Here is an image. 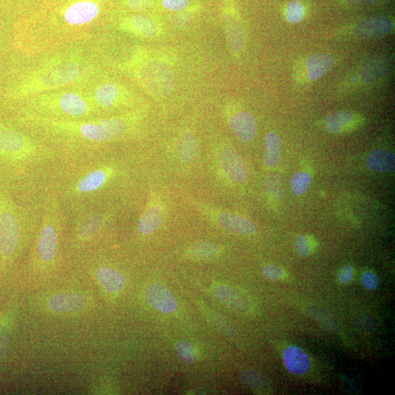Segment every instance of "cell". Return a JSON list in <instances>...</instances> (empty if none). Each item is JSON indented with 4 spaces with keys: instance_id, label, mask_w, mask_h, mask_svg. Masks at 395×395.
Instances as JSON below:
<instances>
[{
    "instance_id": "4",
    "label": "cell",
    "mask_w": 395,
    "mask_h": 395,
    "mask_svg": "<svg viewBox=\"0 0 395 395\" xmlns=\"http://www.w3.org/2000/svg\"><path fill=\"white\" fill-rule=\"evenodd\" d=\"M26 113L56 120L81 121L104 116L94 105L89 93H44L32 97Z\"/></svg>"
},
{
    "instance_id": "45",
    "label": "cell",
    "mask_w": 395,
    "mask_h": 395,
    "mask_svg": "<svg viewBox=\"0 0 395 395\" xmlns=\"http://www.w3.org/2000/svg\"><path fill=\"white\" fill-rule=\"evenodd\" d=\"M383 1L384 0H353L351 2L357 5H375Z\"/></svg>"
},
{
    "instance_id": "10",
    "label": "cell",
    "mask_w": 395,
    "mask_h": 395,
    "mask_svg": "<svg viewBox=\"0 0 395 395\" xmlns=\"http://www.w3.org/2000/svg\"><path fill=\"white\" fill-rule=\"evenodd\" d=\"M188 203L201 216L222 229L242 236H252L257 232L256 226L248 218L235 213L219 209L214 205L192 198Z\"/></svg>"
},
{
    "instance_id": "42",
    "label": "cell",
    "mask_w": 395,
    "mask_h": 395,
    "mask_svg": "<svg viewBox=\"0 0 395 395\" xmlns=\"http://www.w3.org/2000/svg\"><path fill=\"white\" fill-rule=\"evenodd\" d=\"M378 276L371 271H366L362 276V284L367 290H375L378 286Z\"/></svg>"
},
{
    "instance_id": "17",
    "label": "cell",
    "mask_w": 395,
    "mask_h": 395,
    "mask_svg": "<svg viewBox=\"0 0 395 395\" xmlns=\"http://www.w3.org/2000/svg\"><path fill=\"white\" fill-rule=\"evenodd\" d=\"M100 8L92 1H81L71 5L65 12L67 26H83L93 22L98 16Z\"/></svg>"
},
{
    "instance_id": "9",
    "label": "cell",
    "mask_w": 395,
    "mask_h": 395,
    "mask_svg": "<svg viewBox=\"0 0 395 395\" xmlns=\"http://www.w3.org/2000/svg\"><path fill=\"white\" fill-rule=\"evenodd\" d=\"M211 159L216 178L231 185H241L247 180L248 172L245 161L229 144L215 143Z\"/></svg>"
},
{
    "instance_id": "25",
    "label": "cell",
    "mask_w": 395,
    "mask_h": 395,
    "mask_svg": "<svg viewBox=\"0 0 395 395\" xmlns=\"http://www.w3.org/2000/svg\"><path fill=\"white\" fill-rule=\"evenodd\" d=\"M222 251V247L215 243L197 242L189 246L186 254L189 258L194 260L206 261L215 258Z\"/></svg>"
},
{
    "instance_id": "1",
    "label": "cell",
    "mask_w": 395,
    "mask_h": 395,
    "mask_svg": "<svg viewBox=\"0 0 395 395\" xmlns=\"http://www.w3.org/2000/svg\"><path fill=\"white\" fill-rule=\"evenodd\" d=\"M148 114V107L142 105L89 120H56L24 112L20 121L51 141L66 156L99 150L104 145L131 138Z\"/></svg>"
},
{
    "instance_id": "35",
    "label": "cell",
    "mask_w": 395,
    "mask_h": 395,
    "mask_svg": "<svg viewBox=\"0 0 395 395\" xmlns=\"http://www.w3.org/2000/svg\"><path fill=\"white\" fill-rule=\"evenodd\" d=\"M267 193L277 199H282L284 197V187L282 181L276 176H268L263 181Z\"/></svg>"
},
{
    "instance_id": "44",
    "label": "cell",
    "mask_w": 395,
    "mask_h": 395,
    "mask_svg": "<svg viewBox=\"0 0 395 395\" xmlns=\"http://www.w3.org/2000/svg\"><path fill=\"white\" fill-rule=\"evenodd\" d=\"M355 276L354 269L351 266H346L340 271L339 280L343 284H347L353 281Z\"/></svg>"
},
{
    "instance_id": "30",
    "label": "cell",
    "mask_w": 395,
    "mask_h": 395,
    "mask_svg": "<svg viewBox=\"0 0 395 395\" xmlns=\"http://www.w3.org/2000/svg\"><path fill=\"white\" fill-rule=\"evenodd\" d=\"M242 382L253 390H261L269 386V380L265 375L254 370H245L242 372Z\"/></svg>"
},
{
    "instance_id": "2",
    "label": "cell",
    "mask_w": 395,
    "mask_h": 395,
    "mask_svg": "<svg viewBox=\"0 0 395 395\" xmlns=\"http://www.w3.org/2000/svg\"><path fill=\"white\" fill-rule=\"evenodd\" d=\"M66 215L50 181L44 190L40 222L29 259L33 272L40 277L52 273L61 262Z\"/></svg>"
},
{
    "instance_id": "43",
    "label": "cell",
    "mask_w": 395,
    "mask_h": 395,
    "mask_svg": "<svg viewBox=\"0 0 395 395\" xmlns=\"http://www.w3.org/2000/svg\"><path fill=\"white\" fill-rule=\"evenodd\" d=\"M154 0H127V6L133 10L139 11L149 8Z\"/></svg>"
},
{
    "instance_id": "8",
    "label": "cell",
    "mask_w": 395,
    "mask_h": 395,
    "mask_svg": "<svg viewBox=\"0 0 395 395\" xmlns=\"http://www.w3.org/2000/svg\"><path fill=\"white\" fill-rule=\"evenodd\" d=\"M89 95L95 107L104 116L125 112L144 105L127 88L113 82L98 85Z\"/></svg>"
},
{
    "instance_id": "19",
    "label": "cell",
    "mask_w": 395,
    "mask_h": 395,
    "mask_svg": "<svg viewBox=\"0 0 395 395\" xmlns=\"http://www.w3.org/2000/svg\"><path fill=\"white\" fill-rule=\"evenodd\" d=\"M394 29L392 20L385 17L369 18L359 22L355 28V33L363 38H378L389 34Z\"/></svg>"
},
{
    "instance_id": "20",
    "label": "cell",
    "mask_w": 395,
    "mask_h": 395,
    "mask_svg": "<svg viewBox=\"0 0 395 395\" xmlns=\"http://www.w3.org/2000/svg\"><path fill=\"white\" fill-rule=\"evenodd\" d=\"M94 274L99 286L109 294L121 292L125 285L123 274L111 267L100 266Z\"/></svg>"
},
{
    "instance_id": "28",
    "label": "cell",
    "mask_w": 395,
    "mask_h": 395,
    "mask_svg": "<svg viewBox=\"0 0 395 395\" xmlns=\"http://www.w3.org/2000/svg\"><path fill=\"white\" fill-rule=\"evenodd\" d=\"M13 318L10 312L0 316V360L5 357L10 345Z\"/></svg>"
},
{
    "instance_id": "23",
    "label": "cell",
    "mask_w": 395,
    "mask_h": 395,
    "mask_svg": "<svg viewBox=\"0 0 395 395\" xmlns=\"http://www.w3.org/2000/svg\"><path fill=\"white\" fill-rule=\"evenodd\" d=\"M335 58L332 54L321 53L314 54L307 61L309 78L316 81L324 77L334 67Z\"/></svg>"
},
{
    "instance_id": "26",
    "label": "cell",
    "mask_w": 395,
    "mask_h": 395,
    "mask_svg": "<svg viewBox=\"0 0 395 395\" xmlns=\"http://www.w3.org/2000/svg\"><path fill=\"white\" fill-rule=\"evenodd\" d=\"M266 148L265 154V165L268 169L276 167L279 164L282 143L279 136L270 132L265 137Z\"/></svg>"
},
{
    "instance_id": "7",
    "label": "cell",
    "mask_w": 395,
    "mask_h": 395,
    "mask_svg": "<svg viewBox=\"0 0 395 395\" xmlns=\"http://www.w3.org/2000/svg\"><path fill=\"white\" fill-rule=\"evenodd\" d=\"M73 223L70 233L71 245L77 249L94 242L116 215L114 208L91 207L71 213Z\"/></svg>"
},
{
    "instance_id": "24",
    "label": "cell",
    "mask_w": 395,
    "mask_h": 395,
    "mask_svg": "<svg viewBox=\"0 0 395 395\" xmlns=\"http://www.w3.org/2000/svg\"><path fill=\"white\" fill-rule=\"evenodd\" d=\"M369 169L379 173L393 172L395 169L394 154L385 150L373 151L367 159Z\"/></svg>"
},
{
    "instance_id": "5",
    "label": "cell",
    "mask_w": 395,
    "mask_h": 395,
    "mask_svg": "<svg viewBox=\"0 0 395 395\" xmlns=\"http://www.w3.org/2000/svg\"><path fill=\"white\" fill-rule=\"evenodd\" d=\"M127 68L132 77L150 95L164 98L172 93L174 72L164 56L141 49L132 56Z\"/></svg>"
},
{
    "instance_id": "11",
    "label": "cell",
    "mask_w": 395,
    "mask_h": 395,
    "mask_svg": "<svg viewBox=\"0 0 395 395\" xmlns=\"http://www.w3.org/2000/svg\"><path fill=\"white\" fill-rule=\"evenodd\" d=\"M167 214V203L163 195L152 190L139 219L138 232L142 236L151 235L162 226Z\"/></svg>"
},
{
    "instance_id": "41",
    "label": "cell",
    "mask_w": 395,
    "mask_h": 395,
    "mask_svg": "<svg viewBox=\"0 0 395 395\" xmlns=\"http://www.w3.org/2000/svg\"><path fill=\"white\" fill-rule=\"evenodd\" d=\"M263 273L266 277L272 281L281 280L285 276V272L281 268L272 265H268L263 267Z\"/></svg>"
},
{
    "instance_id": "38",
    "label": "cell",
    "mask_w": 395,
    "mask_h": 395,
    "mask_svg": "<svg viewBox=\"0 0 395 395\" xmlns=\"http://www.w3.org/2000/svg\"><path fill=\"white\" fill-rule=\"evenodd\" d=\"M295 249L300 256L303 257L310 256L314 250V243L310 237L302 235L296 240Z\"/></svg>"
},
{
    "instance_id": "14",
    "label": "cell",
    "mask_w": 395,
    "mask_h": 395,
    "mask_svg": "<svg viewBox=\"0 0 395 395\" xmlns=\"http://www.w3.org/2000/svg\"><path fill=\"white\" fill-rule=\"evenodd\" d=\"M121 27L125 32L143 38H156L163 36L164 28L156 19L148 15H137L125 19Z\"/></svg>"
},
{
    "instance_id": "22",
    "label": "cell",
    "mask_w": 395,
    "mask_h": 395,
    "mask_svg": "<svg viewBox=\"0 0 395 395\" xmlns=\"http://www.w3.org/2000/svg\"><path fill=\"white\" fill-rule=\"evenodd\" d=\"M215 294L219 301L233 310L244 313L251 311V302L235 288L229 286H219L215 289Z\"/></svg>"
},
{
    "instance_id": "34",
    "label": "cell",
    "mask_w": 395,
    "mask_h": 395,
    "mask_svg": "<svg viewBox=\"0 0 395 395\" xmlns=\"http://www.w3.org/2000/svg\"><path fill=\"white\" fill-rule=\"evenodd\" d=\"M305 10L299 1H293L288 4L286 10V17L288 22L297 24L304 18Z\"/></svg>"
},
{
    "instance_id": "13",
    "label": "cell",
    "mask_w": 395,
    "mask_h": 395,
    "mask_svg": "<svg viewBox=\"0 0 395 395\" xmlns=\"http://www.w3.org/2000/svg\"><path fill=\"white\" fill-rule=\"evenodd\" d=\"M223 22L231 52L234 56H240L245 49V36L238 12L229 0L224 6Z\"/></svg>"
},
{
    "instance_id": "36",
    "label": "cell",
    "mask_w": 395,
    "mask_h": 395,
    "mask_svg": "<svg viewBox=\"0 0 395 395\" xmlns=\"http://www.w3.org/2000/svg\"><path fill=\"white\" fill-rule=\"evenodd\" d=\"M210 320L211 323L216 327V329L221 332L222 334L228 336L229 339H234L236 336V331L233 327L222 317L217 315L216 313H208Z\"/></svg>"
},
{
    "instance_id": "31",
    "label": "cell",
    "mask_w": 395,
    "mask_h": 395,
    "mask_svg": "<svg viewBox=\"0 0 395 395\" xmlns=\"http://www.w3.org/2000/svg\"><path fill=\"white\" fill-rule=\"evenodd\" d=\"M307 314L316 320L318 323L322 327L330 332L339 331V326L336 321L327 313L318 309L317 307H310L307 309Z\"/></svg>"
},
{
    "instance_id": "40",
    "label": "cell",
    "mask_w": 395,
    "mask_h": 395,
    "mask_svg": "<svg viewBox=\"0 0 395 395\" xmlns=\"http://www.w3.org/2000/svg\"><path fill=\"white\" fill-rule=\"evenodd\" d=\"M190 0H162L163 7L171 12L177 13L189 7Z\"/></svg>"
},
{
    "instance_id": "16",
    "label": "cell",
    "mask_w": 395,
    "mask_h": 395,
    "mask_svg": "<svg viewBox=\"0 0 395 395\" xmlns=\"http://www.w3.org/2000/svg\"><path fill=\"white\" fill-rule=\"evenodd\" d=\"M176 157L185 166L194 165L201 155V145L198 137L192 130H186L178 137L175 146Z\"/></svg>"
},
{
    "instance_id": "37",
    "label": "cell",
    "mask_w": 395,
    "mask_h": 395,
    "mask_svg": "<svg viewBox=\"0 0 395 395\" xmlns=\"http://www.w3.org/2000/svg\"><path fill=\"white\" fill-rule=\"evenodd\" d=\"M188 8L183 10L174 13L171 17V23L174 27L179 29L186 27L190 20H192L193 14L195 13L196 10H198L197 7L193 8Z\"/></svg>"
},
{
    "instance_id": "3",
    "label": "cell",
    "mask_w": 395,
    "mask_h": 395,
    "mask_svg": "<svg viewBox=\"0 0 395 395\" xmlns=\"http://www.w3.org/2000/svg\"><path fill=\"white\" fill-rule=\"evenodd\" d=\"M42 203L29 212L12 197L0 180V271L3 272L21 250L26 226H38Z\"/></svg>"
},
{
    "instance_id": "18",
    "label": "cell",
    "mask_w": 395,
    "mask_h": 395,
    "mask_svg": "<svg viewBox=\"0 0 395 395\" xmlns=\"http://www.w3.org/2000/svg\"><path fill=\"white\" fill-rule=\"evenodd\" d=\"M145 296L149 303L161 312L172 313L178 309L177 300L162 284L150 285L146 290Z\"/></svg>"
},
{
    "instance_id": "29",
    "label": "cell",
    "mask_w": 395,
    "mask_h": 395,
    "mask_svg": "<svg viewBox=\"0 0 395 395\" xmlns=\"http://www.w3.org/2000/svg\"><path fill=\"white\" fill-rule=\"evenodd\" d=\"M311 185V176L304 171H299L293 175L289 182L292 193L297 196H301L307 192Z\"/></svg>"
},
{
    "instance_id": "15",
    "label": "cell",
    "mask_w": 395,
    "mask_h": 395,
    "mask_svg": "<svg viewBox=\"0 0 395 395\" xmlns=\"http://www.w3.org/2000/svg\"><path fill=\"white\" fill-rule=\"evenodd\" d=\"M227 123L232 133L240 141H252L256 134L257 123L254 116L247 111L226 112Z\"/></svg>"
},
{
    "instance_id": "12",
    "label": "cell",
    "mask_w": 395,
    "mask_h": 395,
    "mask_svg": "<svg viewBox=\"0 0 395 395\" xmlns=\"http://www.w3.org/2000/svg\"><path fill=\"white\" fill-rule=\"evenodd\" d=\"M44 310L55 315L79 314L91 306V299L83 293L63 291L47 297Z\"/></svg>"
},
{
    "instance_id": "33",
    "label": "cell",
    "mask_w": 395,
    "mask_h": 395,
    "mask_svg": "<svg viewBox=\"0 0 395 395\" xmlns=\"http://www.w3.org/2000/svg\"><path fill=\"white\" fill-rule=\"evenodd\" d=\"M174 348L178 357L183 362L192 364L196 361V348L192 343L180 341Z\"/></svg>"
},
{
    "instance_id": "27",
    "label": "cell",
    "mask_w": 395,
    "mask_h": 395,
    "mask_svg": "<svg viewBox=\"0 0 395 395\" xmlns=\"http://www.w3.org/2000/svg\"><path fill=\"white\" fill-rule=\"evenodd\" d=\"M355 122V116L353 114L341 111L330 115L325 125L330 133L336 134L350 127Z\"/></svg>"
},
{
    "instance_id": "21",
    "label": "cell",
    "mask_w": 395,
    "mask_h": 395,
    "mask_svg": "<svg viewBox=\"0 0 395 395\" xmlns=\"http://www.w3.org/2000/svg\"><path fill=\"white\" fill-rule=\"evenodd\" d=\"M283 361L286 369L294 375H304L311 367L309 356L302 349L295 346H291L284 350Z\"/></svg>"
},
{
    "instance_id": "6",
    "label": "cell",
    "mask_w": 395,
    "mask_h": 395,
    "mask_svg": "<svg viewBox=\"0 0 395 395\" xmlns=\"http://www.w3.org/2000/svg\"><path fill=\"white\" fill-rule=\"evenodd\" d=\"M91 68L75 58L52 62L33 73L22 87L20 95L35 96L76 84L91 75Z\"/></svg>"
},
{
    "instance_id": "39",
    "label": "cell",
    "mask_w": 395,
    "mask_h": 395,
    "mask_svg": "<svg viewBox=\"0 0 395 395\" xmlns=\"http://www.w3.org/2000/svg\"><path fill=\"white\" fill-rule=\"evenodd\" d=\"M376 318L371 315H363L355 322L356 327L362 332L373 331L377 326Z\"/></svg>"
},
{
    "instance_id": "32",
    "label": "cell",
    "mask_w": 395,
    "mask_h": 395,
    "mask_svg": "<svg viewBox=\"0 0 395 395\" xmlns=\"http://www.w3.org/2000/svg\"><path fill=\"white\" fill-rule=\"evenodd\" d=\"M386 65L382 61H372L362 70V79L367 83H372L382 77L386 72Z\"/></svg>"
}]
</instances>
